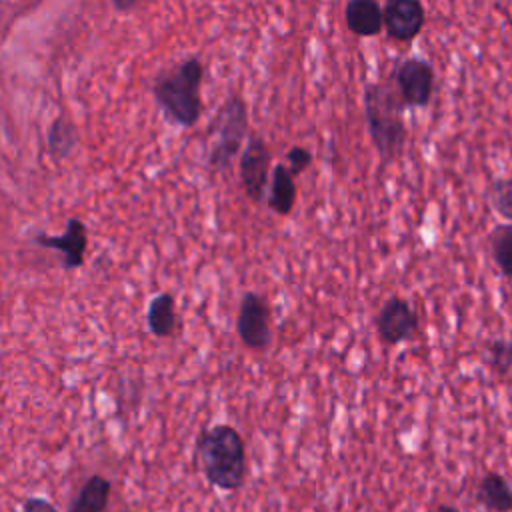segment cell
<instances>
[{
    "label": "cell",
    "instance_id": "cell-9",
    "mask_svg": "<svg viewBox=\"0 0 512 512\" xmlns=\"http://www.w3.org/2000/svg\"><path fill=\"white\" fill-rule=\"evenodd\" d=\"M376 332L380 342L394 346L408 340L418 328V316L408 304V300L400 296H390L376 314Z\"/></svg>",
    "mask_w": 512,
    "mask_h": 512
},
{
    "label": "cell",
    "instance_id": "cell-1",
    "mask_svg": "<svg viewBox=\"0 0 512 512\" xmlns=\"http://www.w3.org/2000/svg\"><path fill=\"white\" fill-rule=\"evenodd\" d=\"M362 108L366 130L384 164L396 160L406 144L408 130L404 122V102L392 80L366 82L362 90Z\"/></svg>",
    "mask_w": 512,
    "mask_h": 512
},
{
    "label": "cell",
    "instance_id": "cell-16",
    "mask_svg": "<svg viewBox=\"0 0 512 512\" xmlns=\"http://www.w3.org/2000/svg\"><path fill=\"white\" fill-rule=\"evenodd\" d=\"M488 242L498 270L512 280V222L494 226L488 236Z\"/></svg>",
    "mask_w": 512,
    "mask_h": 512
},
{
    "label": "cell",
    "instance_id": "cell-10",
    "mask_svg": "<svg viewBox=\"0 0 512 512\" xmlns=\"http://www.w3.org/2000/svg\"><path fill=\"white\" fill-rule=\"evenodd\" d=\"M34 242L58 250L62 254V266L64 270H76L84 264V254L88 246V232L86 226L80 218H68L66 230L60 236H48V234H38L34 236Z\"/></svg>",
    "mask_w": 512,
    "mask_h": 512
},
{
    "label": "cell",
    "instance_id": "cell-6",
    "mask_svg": "<svg viewBox=\"0 0 512 512\" xmlns=\"http://www.w3.org/2000/svg\"><path fill=\"white\" fill-rule=\"evenodd\" d=\"M272 314L268 300L258 292H246L238 306L236 330L248 350L262 352L272 340Z\"/></svg>",
    "mask_w": 512,
    "mask_h": 512
},
{
    "label": "cell",
    "instance_id": "cell-19",
    "mask_svg": "<svg viewBox=\"0 0 512 512\" xmlns=\"http://www.w3.org/2000/svg\"><path fill=\"white\" fill-rule=\"evenodd\" d=\"M488 202L504 220L512 222V176L494 178L488 186Z\"/></svg>",
    "mask_w": 512,
    "mask_h": 512
},
{
    "label": "cell",
    "instance_id": "cell-15",
    "mask_svg": "<svg viewBox=\"0 0 512 512\" xmlns=\"http://www.w3.org/2000/svg\"><path fill=\"white\" fill-rule=\"evenodd\" d=\"M110 492V480L100 474H94L80 486L68 512H104L108 506Z\"/></svg>",
    "mask_w": 512,
    "mask_h": 512
},
{
    "label": "cell",
    "instance_id": "cell-21",
    "mask_svg": "<svg viewBox=\"0 0 512 512\" xmlns=\"http://www.w3.org/2000/svg\"><path fill=\"white\" fill-rule=\"evenodd\" d=\"M24 512H58L46 498H28L24 502Z\"/></svg>",
    "mask_w": 512,
    "mask_h": 512
},
{
    "label": "cell",
    "instance_id": "cell-5",
    "mask_svg": "<svg viewBox=\"0 0 512 512\" xmlns=\"http://www.w3.org/2000/svg\"><path fill=\"white\" fill-rule=\"evenodd\" d=\"M390 80L400 94L406 108H426L434 94V68L428 60L410 56L400 60L392 72Z\"/></svg>",
    "mask_w": 512,
    "mask_h": 512
},
{
    "label": "cell",
    "instance_id": "cell-13",
    "mask_svg": "<svg viewBox=\"0 0 512 512\" xmlns=\"http://www.w3.org/2000/svg\"><path fill=\"white\" fill-rule=\"evenodd\" d=\"M476 500L490 512H512V488L498 472H486L480 478Z\"/></svg>",
    "mask_w": 512,
    "mask_h": 512
},
{
    "label": "cell",
    "instance_id": "cell-4",
    "mask_svg": "<svg viewBox=\"0 0 512 512\" xmlns=\"http://www.w3.org/2000/svg\"><path fill=\"white\" fill-rule=\"evenodd\" d=\"M248 124L250 118L244 98L238 94H230L218 108L216 118L212 122V132L216 136V142L208 158L212 170L226 172L232 166L248 136Z\"/></svg>",
    "mask_w": 512,
    "mask_h": 512
},
{
    "label": "cell",
    "instance_id": "cell-8",
    "mask_svg": "<svg viewBox=\"0 0 512 512\" xmlns=\"http://www.w3.org/2000/svg\"><path fill=\"white\" fill-rule=\"evenodd\" d=\"M382 24L392 40L410 42L426 24V8L420 0H384Z\"/></svg>",
    "mask_w": 512,
    "mask_h": 512
},
{
    "label": "cell",
    "instance_id": "cell-20",
    "mask_svg": "<svg viewBox=\"0 0 512 512\" xmlns=\"http://www.w3.org/2000/svg\"><path fill=\"white\" fill-rule=\"evenodd\" d=\"M286 168L290 170V174L296 178L300 174H304L310 164H312V152L306 148V146H292L288 152H286Z\"/></svg>",
    "mask_w": 512,
    "mask_h": 512
},
{
    "label": "cell",
    "instance_id": "cell-7",
    "mask_svg": "<svg viewBox=\"0 0 512 512\" xmlns=\"http://www.w3.org/2000/svg\"><path fill=\"white\" fill-rule=\"evenodd\" d=\"M270 164H272V152L266 140L258 134L248 136V142L238 160V174H240V184L244 188V194L254 204L264 200L266 186L270 180V170H272Z\"/></svg>",
    "mask_w": 512,
    "mask_h": 512
},
{
    "label": "cell",
    "instance_id": "cell-23",
    "mask_svg": "<svg viewBox=\"0 0 512 512\" xmlns=\"http://www.w3.org/2000/svg\"><path fill=\"white\" fill-rule=\"evenodd\" d=\"M434 512H460V510H456L454 506H448V504H440Z\"/></svg>",
    "mask_w": 512,
    "mask_h": 512
},
{
    "label": "cell",
    "instance_id": "cell-2",
    "mask_svg": "<svg viewBox=\"0 0 512 512\" xmlns=\"http://www.w3.org/2000/svg\"><path fill=\"white\" fill-rule=\"evenodd\" d=\"M200 468L206 480L226 492L238 490L246 480V446L236 428L216 424L200 432L196 442Z\"/></svg>",
    "mask_w": 512,
    "mask_h": 512
},
{
    "label": "cell",
    "instance_id": "cell-3",
    "mask_svg": "<svg viewBox=\"0 0 512 512\" xmlns=\"http://www.w3.org/2000/svg\"><path fill=\"white\" fill-rule=\"evenodd\" d=\"M204 80V64L190 56L172 70L160 74L154 82V98L164 114L178 126L192 128L202 112L200 88Z\"/></svg>",
    "mask_w": 512,
    "mask_h": 512
},
{
    "label": "cell",
    "instance_id": "cell-22",
    "mask_svg": "<svg viewBox=\"0 0 512 512\" xmlns=\"http://www.w3.org/2000/svg\"><path fill=\"white\" fill-rule=\"evenodd\" d=\"M138 2H140V0H112L114 8H116V10H122V12H126V10H130V8H134Z\"/></svg>",
    "mask_w": 512,
    "mask_h": 512
},
{
    "label": "cell",
    "instance_id": "cell-17",
    "mask_svg": "<svg viewBox=\"0 0 512 512\" xmlns=\"http://www.w3.org/2000/svg\"><path fill=\"white\" fill-rule=\"evenodd\" d=\"M78 144V132L74 128V124L64 118L58 116L50 130H48V150L54 158H66Z\"/></svg>",
    "mask_w": 512,
    "mask_h": 512
},
{
    "label": "cell",
    "instance_id": "cell-12",
    "mask_svg": "<svg viewBox=\"0 0 512 512\" xmlns=\"http://www.w3.org/2000/svg\"><path fill=\"white\" fill-rule=\"evenodd\" d=\"M296 202V182L286 164H276L270 170V180L266 186V206L278 214L288 216Z\"/></svg>",
    "mask_w": 512,
    "mask_h": 512
},
{
    "label": "cell",
    "instance_id": "cell-14",
    "mask_svg": "<svg viewBox=\"0 0 512 512\" xmlns=\"http://www.w3.org/2000/svg\"><path fill=\"white\" fill-rule=\"evenodd\" d=\"M146 324L150 332L158 338H168L174 334L178 318H176V302L170 292L156 294L150 300L148 312H146Z\"/></svg>",
    "mask_w": 512,
    "mask_h": 512
},
{
    "label": "cell",
    "instance_id": "cell-18",
    "mask_svg": "<svg viewBox=\"0 0 512 512\" xmlns=\"http://www.w3.org/2000/svg\"><path fill=\"white\" fill-rule=\"evenodd\" d=\"M484 362L494 374H508L512 370V340L496 338L484 344Z\"/></svg>",
    "mask_w": 512,
    "mask_h": 512
},
{
    "label": "cell",
    "instance_id": "cell-11",
    "mask_svg": "<svg viewBox=\"0 0 512 512\" xmlns=\"http://www.w3.org/2000/svg\"><path fill=\"white\" fill-rule=\"evenodd\" d=\"M346 28L360 38H374L384 30L378 0H348L344 6Z\"/></svg>",
    "mask_w": 512,
    "mask_h": 512
}]
</instances>
